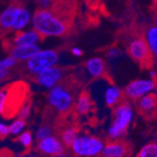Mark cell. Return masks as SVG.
<instances>
[{
  "instance_id": "cell-1",
  "label": "cell",
  "mask_w": 157,
  "mask_h": 157,
  "mask_svg": "<svg viewBox=\"0 0 157 157\" xmlns=\"http://www.w3.org/2000/svg\"><path fill=\"white\" fill-rule=\"evenodd\" d=\"M74 4L56 0L51 9H39L32 16L33 29L40 37H61L69 33L74 23Z\"/></svg>"
},
{
  "instance_id": "cell-2",
  "label": "cell",
  "mask_w": 157,
  "mask_h": 157,
  "mask_svg": "<svg viewBox=\"0 0 157 157\" xmlns=\"http://www.w3.org/2000/svg\"><path fill=\"white\" fill-rule=\"evenodd\" d=\"M6 98L1 116L10 120L18 115L21 107L29 101L30 91L28 85L24 81H17L5 86Z\"/></svg>"
},
{
  "instance_id": "cell-3",
  "label": "cell",
  "mask_w": 157,
  "mask_h": 157,
  "mask_svg": "<svg viewBox=\"0 0 157 157\" xmlns=\"http://www.w3.org/2000/svg\"><path fill=\"white\" fill-rule=\"evenodd\" d=\"M135 112L132 105L128 101H121L113 111V120L108 128V138L113 140H121L127 133L128 128L132 123Z\"/></svg>"
},
{
  "instance_id": "cell-4",
  "label": "cell",
  "mask_w": 157,
  "mask_h": 157,
  "mask_svg": "<svg viewBox=\"0 0 157 157\" xmlns=\"http://www.w3.org/2000/svg\"><path fill=\"white\" fill-rule=\"evenodd\" d=\"M50 105L61 114H68L74 105V97L69 90L68 84L56 85L48 95Z\"/></svg>"
},
{
  "instance_id": "cell-5",
  "label": "cell",
  "mask_w": 157,
  "mask_h": 157,
  "mask_svg": "<svg viewBox=\"0 0 157 157\" xmlns=\"http://www.w3.org/2000/svg\"><path fill=\"white\" fill-rule=\"evenodd\" d=\"M59 54L55 50H39L27 60L26 68L31 75H37L58 62Z\"/></svg>"
},
{
  "instance_id": "cell-6",
  "label": "cell",
  "mask_w": 157,
  "mask_h": 157,
  "mask_svg": "<svg viewBox=\"0 0 157 157\" xmlns=\"http://www.w3.org/2000/svg\"><path fill=\"white\" fill-rule=\"evenodd\" d=\"M157 88L155 78H136L127 84L123 90V95L130 101H137L142 96L152 93Z\"/></svg>"
},
{
  "instance_id": "cell-7",
  "label": "cell",
  "mask_w": 157,
  "mask_h": 157,
  "mask_svg": "<svg viewBox=\"0 0 157 157\" xmlns=\"http://www.w3.org/2000/svg\"><path fill=\"white\" fill-rule=\"evenodd\" d=\"M104 142L96 136H77L71 145L75 154L78 156L94 157L100 154L104 148Z\"/></svg>"
},
{
  "instance_id": "cell-8",
  "label": "cell",
  "mask_w": 157,
  "mask_h": 157,
  "mask_svg": "<svg viewBox=\"0 0 157 157\" xmlns=\"http://www.w3.org/2000/svg\"><path fill=\"white\" fill-rule=\"evenodd\" d=\"M127 50L131 58L141 65H147L152 59L143 38L137 37L131 40L128 44Z\"/></svg>"
},
{
  "instance_id": "cell-9",
  "label": "cell",
  "mask_w": 157,
  "mask_h": 157,
  "mask_svg": "<svg viewBox=\"0 0 157 157\" xmlns=\"http://www.w3.org/2000/svg\"><path fill=\"white\" fill-rule=\"evenodd\" d=\"M22 6L19 1H16L0 13V37H3L13 30L16 17Z\"/></svg>"
},
{
  "instance_id": "cell-10",
  "label": "cell",
  "mask_w": 157,
  "mask_h": 157,
  "mask_svg": "<svg viewBox=\"0 0 157 157\" xmlns=\"http://www.w3.org/2000/svg\"><path fill=\"white\" fill-rule=\"evenodd\" d=\"M63 78V70L59 66H52L37 75V83L47 89H51L58 85Z\"/></svg>"
},
{
  "instance_id": "cell-11",
  "label": "cell",
  "mask_w": 157,
  "mask_h": 157,
  "mask_svg": "<svg viewBox=\"0 0 157 157\" xmlns=\"http://www.w3.org/2000/svg\"><path fill=\"white\" fill-rule=\"evenodd\" d=\"M42 38L40 35L35 30H27V31H17L14 37L10 40V42H8L9 49L13 46L19 45H29V44H37Z\"/></svg>"
},
{
  "instance_id": "cell-12",
  "label": "cell",
  "mask_w": 157,
  "mask_h": 157,
  "mask_svg": "<svg viewBox=\"0 0 157 157\" xmlns=\"http://www.w3.org/2000/svg\"><path fill=\"white\" fill-rule=\"evenodd\" d=\"M38 150L41 152L51 156L60 155L64 151V147L61 142L55 136H47L39 140Z\"/></svg>"
},
{
  "instance_id": "cell-13",
  "label": "cell",
  "mask_w": 157,
  "mask_h": 157,
  "mask_svg": "<svg viewBox=\"0 0 157 157\" xmlns=\"http://www.w3.org/2000/svg\"><path fill=\"white\" fill-rule=\"evenodd\" d=\"M129 153V147L121 140H113L104 146L99 157H127Z\"/></svg>"
},
{
  "instance_id": "cell-14",
  "label": "cell",
  "mask_w": 157,
  "mask_h": 157,
  "mask_svg": "<svg viewBox=\"0 0 157 157\" xmlns=\"http://www.w3.org/2000/svg\"><path fill=\"white\" fill-rule=\"evenodd\" d=\"M123 91L112 83H106L104 90V100L108 107H115L122 101Z\"/></svg>"
},
{
  "instance_id": "cell-15",
  "label": "cell",
  "mask_w": 157,
  "mask_h": 157,
  "mask_svg": "<svg viewBox=\"0 0 157 157\" xmlns=\"http://www.w3.org/2000/svg\"><path fill=\"white\" fill-rule=\"evenodd\" d=\"M86 70L90 77L95 79L103 78L106 74V64L102 58L95 56V58H91L87 61Z\"/></svg>"
},
{
  "instance_id": "cell-16",
  "label": "cell",
  "mask_w": 157,
  "mask_h": 157,
  "mask_svg": "<svg viewBox=\"0 0 157 157\" xmlns=\"http://www.w3.org/2000/svg\"><path fill=\"white\" fill-rule=\"evenodd\" d=\"M39 50L40 47L38 46V44L13 46L10 49L11 56H13L16 60H23V61L28 60Z\"/></svg>"
},
{
  "instance_id": "cell-17",
  "label": "cell",
  "mask_w": 157,
  "mask_h": 157,
  "mask_svg": "<svg viewBox=\"0 0 157 157\" xmlns=\"http://www.w3.org/2000/svg\"><path fill=\"white\" fill-rule=\"evenodd\" d=\"M137 107L143 114L151 115L157 109V98L152 93L142 96L137 100Z\"/></svg>"
},
{
  "instance_id": "cell-18",
  "label": "cell",
  "mask_w": 157,
  "mask_h": 157,
  "mask_svg": "<svg viewBox=\"0 0 157 157\" xmlns=\"http://www.w3.org/2000/svg\"><path fill=\"white\" fill-rule=\"evenodd\" d=\"M93 104L91 96L88 91H82L75 103V110L80 115H87L92 109Z\"/></svg>"
},
{
  "instance_id": "cell-19",
  "label": "cell",
  "mask_w": 157,
  "mask_h": 157,
  "mask_svg": "<svg viewBox=\"0 0 157 157\" xmlns=\"http://www.w3.org/2000/svg\"><path fill=\"white\" fill-rule=\"evenodd\" d=\"M152 59H157V25H151L147 28L144 38Z\"/></svg>"
},
{
  "instance_id": "cell-20",
  "label": "cell",
  "mask_w": 157,
  "mask_h": 157,
  "mask_svg": "<svg viewBox=\"0 0 157 157\" xmlns=\"http://www.w3.org/2000/svg\"><path fill=\"white\" fill-rule=\"evenodd\" d=\"M30 18H31L30 12L28 11L24 6H22L18 12V15L16 17V21L13 26V30L16 32L21 31L23 28H25L28 25V23L30 22Z\"/></svg>"
},
{
  "instance_id": "cell-21",
  "label": "cell",
  "mask_w": 157,
  "mask_h": 157,
  "mask_svg": "<svg viewBox=\"0 0 157 157\" xmlns=\"http://www.w3.org/2000/svg\"><path fill=\"white\" fill-rule=\"evenodd\" d=\"M77 134H78V128L76 126L70 125V126L65 127L60 132L62 144H64L67 147H71V145L73 144V142L77 137Z\"/></svg>"
},
{
  "instance_id": "cell-22",
  "label": "cell",
  "mask_w": 157,
  "mask_h": 157,
  "mask_svg": "<svg viewBox=\"0 0 157 157\" xmlns=\"http://www.w3.org/2000/svg\"><path fill=\"white\" fill-rule=\"evenodd\" d=\"M136 157H157V143L151 142L142 147Z\"/></svg>"
},
{
  "instance_id": "cell-23",
  "label": "cell",
  "mask_w": 157,
  "mask_h": 157,
  "mask_svg": "<svg viewBox=\"0 0 157 157\" xmlns=\"http://www.w3.org/2000/svg\"><path fill=\"white\" fill-rule=\"evenodd\" d=\"M17 141L20 142V143L27 149V151L30 149L31 145H32V135L29 131H25L24 133H22L18 138H17Z\"/></svg>"
},
{
  "instance_id": "cell-24",
  "label": "cell",
  "mask_w": 157,
  "mask_h": 157,
  "mask_svg": "<svg viewBox=\"0 0 157 157\" xmlns=\"http://www.w3.org/2000/svg\"><path fill=\"white\" fill-rule=\"evenodd\" d=\"M25 120L23 119H18L16 120L15 121H13L10 126L9 127V129H10V134L11 135H17L19 134L22 129L25 127Z\"/></svg>"
},
{
  "instance_id": "cell-25",
  "label": "cell",
  "mask_w": 157,
  "mask_h": 157,
  "mask_svg": "<svg viewBox=\"0 0 157 157\" xmlns=\"http://www.w3.org/2000/svg\"><path fill=\"white\" fill-rule=\"evenodd\" d=\"M52 132V129H51V127L47 124H44V125H42L40 127V129L37 133V139L38 140H41V139H44L47 136H50Z\"/></svg>"
},
{
  "instance_id": "cell-26",
  "label": "cell",
  "mask_w": 157,
  "mask_h": 157,
  "mask_svg": "<svg viewBox=\"0 0 157 157\" xmlns=\"http://www.w3.org/2000/svg\"><path fill=\"white\" fill-rule=\"evenodd\" d=\"M30 108H31V102L28 101L27 103H25L22 107L21 109L19 110L18 112V116H19V119H26L28 116H29L30 114Z\"/></svg>"
},
{
  "instance_id": "cell-27",
  "label": "cell",
  "mask_w": 157,
  "mask_h": 157,
  "mask_svg": "<svg viewBox=\"0 0 157 157\" xmlns=\"http://www.w3.org/2000/svg\"><path fill=\"white\" fill-rule=\"evenodd\" d=\"M16 59L13 58V56H10L8 58L0 60V69H4V70H8L11 67H13L16 63Z\"/></svg>"
},
{
  "instance_id": "cell-28",
  "label": "cell",
  "mask_w": 157,
  "mask_h": 157,
  "mask_svg": "<svg viewBox=\"0 0 157 157\" xmlns=\"http://www.w3.org/2000/svg\"><path fill=\"white\" fill-rule=\"evenodd\" d=\"M40 9H51L56 0H36Z\"/></svg>"
},
{
  "instance_id": "cell-29",
  "label": "cell",
  "mask_w": 157,
  "mask_h": 157,
  "mask_svg": "<svg viewBox=\"0 0 157 157\" xmlns=\"http://www.w3.org/2000/svg\"><path fill=\"white\" fill-rule=\"evenodd\" d=\"M10 134L9 126L0 122V139H4Z\"/></svg>"
},
{
  "instance_id": "cell-30",
  "label": "cell",
  "mask_w": 157,
  "mask_h": 157,
  "mask_svg": "<svg viewBox=\"0 0 157 157\" xmlns=\"http://www.w3.org/2000/svg\"><path fill=\"white\" fill-rule=\"evenodd\" d=\"M5 98H6V88L3 87L1 90H0V115H1L2 111H3Z\"/></svg>"
},
{
  "instance_id": "cell-31",
  "label": "cell",
  "mask_w": 157,
  "mask_h": 157,
  "mask_svg": "<svg viewBox=\"0 0 157 157\" xmlns=\"http://www.w3.org/2000/svg\"><path fill=\"white\" fill-rule=\"evenodd\" d=\"M0 157H14V154L10 150L4 148L0 150Z\"/></svg>"
},
{
  "instance_id": "cell-32",
  "label": "cell",
  "mask_w": 157,
  "mask_h": 157,
  "mask_svg": "<svg viewBox=\"0 0 157 157\" xmlns=\"http://www.w3.org/2000/svg\"><path fill=\"white\" fill-rule=\"evenodd\" d=\"M72 54L75 55V56H81L82 54H83V52H82V50H81L80 48L75 47V48L72 49Z\"/></svg>"
},
{
  "instance_id": "cell-33",
  "label": "cell",
  "mask_w": 157,
  "mask_h": 157,
  "mask_svg": "<svg viewBox=\"0 0 157 157\" xmlns=\"http://www.w3.org/2000/svg\"><path fill=\"white\" fill-rule=\"evenodd\" d=\"M8 75V70L0 69V80H3Z\"/></svg>"
},
{
  "instance_id": "cell-34",
  "label": "cell",
  "mask_w": 157,
  "mask_h": 157,
  "mask_svg": "<svg viewBox=\"0 0 157 157\" xmlns=\"http://www.w3.org/2000/svg\"><path fill=\"white\" fill-rule=\"evenodd\" d=\"M149 75H150V77H151V78H155V79H156V77H157L156 71H154V70H151V71H150V73H149Z\"/></svg>"
},
{
  "instance_id": "cell-35",
  "label": "cell",
  "mask_w": 157,
  "mask_h": 157,
  "mask_svg": "<svg viewBox=\"0 0 157 157\" xmlns=\"http://www.w3.org/2000/svg\"><path fill=\"white\" fill-rule=\"evenodd\" d=\"M19 157H35V156L32 155V154H30V153H28V151H25V153H23Z\"/></svg>"
},
{
  "instance_id": "cell-36",
  "label": "cell",
  "mask_w": 157,
  "mask_h": 157,
  "mask_svg": "<svg viewBox=\"0 0 157 157\" xmlns=\"http://www.w3.org/2000/svg\"><path fill=\"white\" fill-rule=\"evenodd\" d=\"M55 157H67V156H65V155H56V156H55Z\"/></svg>"
},
{
  "instance_id": "cell-37",
  "label": "cell",
  "mask_w": 157,
  "mask_h": 157,
  "mask_svg": "<svg viewBox=\"0 0 157 157\" xmlns=\"http://www.w3.org/2000/svg\"><path fill=\"white\" fill-rule=\"evenodd\" d=\"M156 25H157V16H156Z\"/></svg>"
},
{
  "instance_id": "cell-38",
  "label": "cell",
  "mask_w": 157,
  "mask_h": 157,
  "mask_svg": "<svg viewBox=\"0 0 157 157\" xmlns=\"http://www.w3.org/2000/svg\"><path fill=\"white\" fill-rule=\"evenodd\" d=\"M156 75H157V67H156ZM157 78V77H156Z\"/></svg>"
},
{
  "instance_id": "cell-39",
  "label": "cell",
  "mask_w": 157,
  "mask_h": 157,
  "mask_svg": "<svg viewBox=\"0 0 157 157\" xmlns=\"http://www.w3.org/2000/svg\"><path fill=\"white\" fill-rule=\"evenodd\" d=\"M17 1H19V0H17Z\"/></svg>"
}]
</instances>
